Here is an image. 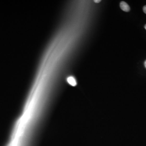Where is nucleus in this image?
<instances>
[{"instance_id": "f257e3e1", "label": "nucleus", "mask_w": 146, "mask_h": 146, "mask_svg": "<svg viewBox=\"0 0 146 146\" xmlns=\"http://www.w3.org/2000/svg\"><path fill=\"white\" fill-rule=\"evenodd\" d=\"M120 6L121 9L124 12H129L130 10L129 6L125 2H121V3H120Z\"/></svg>"}, {"instance_id": "f03ea898", "label": "nucleus", "mask_w": 146, "mask_h": 146, "mask_svg": "<svg viewBox=\"0 0 146 146\" xmlns=\"http://www.w3.org/2000/svg\"><path fill=\"white\" fill-rule=\"evenodd\" d=\"M68 82L71 85L73 86H75L76 85V82L74 78L72 77H70L67 79Z\"/></svg>"}, {"instance_id": "7ed1b4c3", "label": "nucleus", "mask_w": 146, "mask_h": 146, "mask_svg": "<svg viewBox=\"0 0 146 146\" xmlns=\"http://www.w3.org/2000/svg\"><path fill=\"white\" fill-rule=\"evenodd\" d=\"M143 10L144 12L146 14V5H145V6L143 7Z\"/></svg>"}, {"instance_id": "20e7f679", "label": "nucleus", "mask_w": 146, "mask_h": 146, "mask_svg": "<svg viewBox=\"0 0 146 146\" xmlns=\"http://www.w3.org/2000/svg\"><path fill=\"white\" fill-rule=\"evenodd\" d=\"M101 1V0H94V2L96 3H100Z\"/></svg>"}, {"instance_id": "39448f33", "label": "nucleus", "mask_w": 146, "mask_h": 146, "mask_svg": "<svg viewBox=\"0 0 146 146\" xmlns=\"http://www.w3.org/2000/svg\"><path fill=\"white\" fill-rule=\"evenodd\" d=\"M144 65H145V67L146 68V60L145 61V63H144Z\"/></svg>"}, {"instance_id": "423d86ee", "label": "nucleus", "mask_w": 146, "mask_h": 146, "mask_svg": "<svg viewBox=\"0 0 146 146\" xmlns=\"http://www.w3.org/2000/svg\"><path fill=\"white\" fill-rule=\"evenodd\" d=\"M145 29H146V25H145Z\"/></svg>"}]
</instances>
